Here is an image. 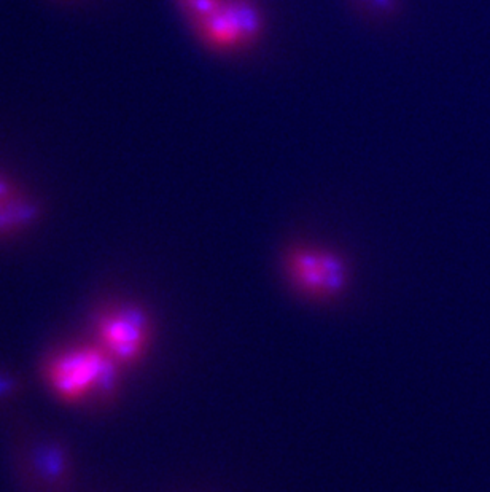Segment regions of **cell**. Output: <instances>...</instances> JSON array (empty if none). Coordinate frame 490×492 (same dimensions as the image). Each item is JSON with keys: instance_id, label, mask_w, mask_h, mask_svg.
<instances>
[{"instance_id": "cell-1", "label": "cell", "mask_w": 490, "mask_h": 492, "mask_svg": "<svg viewBox=\"0 0 490 492\" xmlns=\"http://www.w3.org/2000/svg\"><path fill=\"white\" fill-rule=\"evenodd\" d=\"M123 366L96 341H72L43 357V384L61 403L106 408L121 390Z\"/></svg>"}, {"instance_id": "cell-2", "label": "cell", "mask_w": 490, "mask_h": 492, "mask_svg": "<svg viewBox=\"0 0 490 492\" xmlns=\"http://www.w3.org/2000/svg\"><path fill=\"white\" fill-rule=\"evenodd\" d=\"M188 28L211 53L236 56L257 47L265 35L266 19L258 0H220L208 15Z\"/></svg>"}, {"instance_id": "cell-3", "label": "cell", "mask_w": 490, "mask_h": 492, "mask_svg": "<svg viewBox=\"0 0 490 492\" xmlns=\"http://www.w3.org/2000/svg\"><path fill=\"white\" fill-rule=\"evenodd\" d=\"M96 341L123 368L139 363L152 341V322L142 306L130 301H110L93 316Z\"/></svg>"}, {"instance_id": "cell-4", "label": "cell", "mask_w": 490, "mask_h": 492, "mask_svg": "<svg viewBox=\"0 0 490 492\" xmlns=\"http://www.w3.org/2000/svg\"><path fill=\"white\" fill-rule=\"evenodd\" d=\"M21 474L32 492H62L72 480L69 448L53 438L26 444L21 451Z\"/></svg>"}, {"instance_id": "cell-5", "label": "cell", "mask_w": 490, "mask_h": 492, "mask_svg": "<svg viewBox=\"0 0 490 492\" xmlns=\"http://www.w3.org/2000/svg\"><path fill=\"white\" fill-rule=\"evenodd\" d=\"M286 265L296 285L316 297L335 295L345 282L344 263L331 252L295 248L286 257Z\"/></svg>"}, {"instance_id": "cell-6", "label": "cell", "mask_w": 490, "mask_h": 492, "mask_svg": "<svg viewBox=\"0 0 490 492\" xmlns=\"http://www.w3.org/2000/svg\"><path fill=\"white\" fill-rule=\"evenodd\" d=\"M43 217V204L29 187L0 169V241L30 231Z\"/></svg>"}, {"instance_id": "cell-7", "label": "cell", "mask_w": 490, "mask_h": 492, "mask_svg": "<svg viewBox=\"0 0 490 492\" xmlns=\"http://www.w3.org/2000/svg\"><path fill=\"white\" fill-rule=\"evenodd\" d=\"M352 4L364 18L377 21L394 18L400 11V0H352Z\"/></svg>"}, {"instance_id": "cell-8", "label": "cell", "mask_w": 490, "mask_h": 492, "mask_svg": "<svg viewBox=\"0 0 490 492\" xmlns=\"http://www.w3.org/2000/svg\"><path fill=\"white\" fill-rule=\"evenodd\" d=\"M23 392L21 379L11 373L0 370V406L15 400Z\"/></svg>"}]
</instances>
